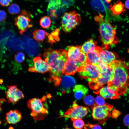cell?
Returning a JSON list of instances; mask_svg holds the SVG:
<instances>
[{
	"mask_svg": "<svg viewBox=\"0 0 129 129\" xmlns=\"http://www.w3.org/2000/svg\"><path fill=\"white\" fill-rule=\"evenodd\" d=\"M109 7L110 9L114 15L120 14L124 13V5L119 0L113 5H111Z\"/></svg>",
	"mask_w": 129,
	"mask_h": 129,
	"instance_id": "22",
	"label": "cell"
},
{
	"mask_svg": "<svg viewBox=\"0 0 129 129\" xmlns=\"http://www.w3.org/2000/svg\"><path fill=\"white\" fill-rule=\"evenodd\" d=\"M94 19L99 24L102 48L104 49H108L118 42V40L116 36L115 27L105 20L99 13L95 16Z\"/></svg>",
	"mask_w": 129,
	"mask_h": 129,
	"instance_id": "3",
	"label": "cell"
},
{
	"mask_svg": "<svg viewBox=\"0 0 129 129\" xmlns=\"http://www.w3.org/2000/svg\"><path fill=\"white\" fill-rule=\"evenodd\" d=\"M15 24L19 30L21 34L26 32L29 28L32 27L29 14L25 11L15 18Z\"/></svg>",
	"mask_w": 129,
	"mask_h": 129,
	"instance_id": "10",
	"label": "cell"
},
{
	"mask_svg": "<svg viewBox=\"0 0 129 129\" xmlns=\"http://www.w3.org/2000/svg\"><path fill=\"white\" fill-rule=\"evenodd\" d=\"M81 22L80 16L75 11L66 12L61 20V27L64 31L69 32L74 29Z\"/></svg>",
	"mask_w": 129,
	"mask_h": 129,
	"instance_id": "6",
	"label": "cell"
},
{
	"mask_svg": "<svg viewBox=\"0 0 129 129\" xmlns=\"http://www.w3.org/2000/svg\"><path fill=\"white\" fill-rule=\"evenodd\" d=\"M7 18L6 14L4 10H0V22L5 21Z\"/></svg>",
	"mask_w": 129,
	"mask_h": 129,
	"instance_id": "36",
	"label": "cell"
},
{
	"mask_svg": "<svg viewBox=\"0 0 129 129\" xmlns=\"http://www.w3.org/2000/svg\"><path fill=\"white\" fill-rule=\"evenodd\" d=\"M46 99V97L44 96L42 99L33 98L27 102V106L31 110V116L35 120H41L46 116L48 113L44 103Z\"/></svg>",
	"mask_w": 129,
	"mask_h": 129,
	"instance_id": "4",
	"label": "cell"
},
{
	"mask_svg": "<svg viewBox=\"0 0 129 129\" xmlns=\"http://www.w3.org/2000/svg\"><path fill=\"white\" fill-rule=\"evenodd\" d=\"M6 92V98L8 102L15 104L20 99L23 98V93L16 85L8 86Z\"/></svg>",
	"mask_w": 129,
	"mask_h": 129,
	"instance_id": "11",
	"label": "cell"
},
{
	"mask_svg": "<svg viewBox=\"0 0 129 129\" xmlns=\"http://www.w3.org/2000/svg\"><path fill=\"white\" fill-rule=\"evenodd\" d=\"M77 72L80 78L87 80L94 79L98 78L100 74V71L96 65L86 63L83 66L79 68Z\"/></svg>",
	"mask_w": 129,
	"mask_h": 129,
	"instance_id": "9",
	"label": "cell"
},
{
	"mask_svg": "<svg viewBox=\"0 0 129 129\" xmlns=\"http://www.w3.org/2000/svg\"><path fill=\"white\" fill-rule=\"evenodd\" d=\"M113 108V106L109 104H105L102 106L94 104L92 107L93 119L102 125L105 124L108 119L111 116L110 112Z\"/></svg>",
	"mask_w": 129,
	"mask_h": 129,
	"instance_id": "5",
	"label": "cell"
},
{
	"mask_svg": "<svg viewBox=\"0 0 129 129\" xmlns=\"http://www.w3.org/2000/svg\"><path fill=\"white\" fill-rule=\"evenodd\" d=\"M25 58V54L22 52H17L15 54L14 57L15 61L18 63L22 62L24 61Z\"/></svg>",
	"mask_w": 129,
	"mask_h": 129,
	"instance_id": "30",
	"label": "cell"
},
{
	"mask_svg": "<svg viewBox=\"0 0 129 129\" xmlns=\"http://www.w3.org/2000/svg\"><path fill=\"white\" fill-rule=\"evenodd\" d=\"M109 65L113 69L114 76L107 84L114 87L119 96H122L129 87V68L124 62L117 60Z\"/></svg>",
	"mask_w": 129,
	"mask_h": 129,
	"instance_id": "2",
	"label": "cell"
},
{
	"mask_svg": "<svg viewBox=\"0 0 129 129\" xmlns=\"http://www.w3.org/2000/svg\"><path fill=\"white\" fill-rule=\"evenodd\" d=\"M88 89L82 85L75 86L73 89V91L75 98L78 100L81 99L88 93Z\"/></svg>",
	"mask_w": 129,
	"mask_h": 129,
	"instance_id": "20",
	"label": "cell"
},
{
	"mask_svg": "<svg viewBox=\"0 0 129 129\" xmlns=\"http://www.w3.org/2000/svg\"><path fill=\"white\" fill-rule=\"evenodd\" d=\"M97 42L92 38L85 42L81 47L82 52L86 54L94 50L96 47Z\"/></svg>",
	"mask_w": 129,
	"mask_h": 129,
	"instance_id": "21",
	"label": "cell"
},
{
	"mask_svg": "<svg viewBox=\"0 0 129 129\" xmlns=\"http://www.w3.org/2000/svg\"><path fill=\"white\" fill-rule=\"evenodd\" d=\"M79 68L75 60L68 59L62 71V74L70 75H74L77 72Z\"/></svg>",
	"mask_w": 129,
	"mask_h": 129,
	"instance_id": "16",
	"label": "cell"
},
{
	"mask_svg": "<svg viewBox=\"0 0 129 129\" xmlns=\"http://www.w3.org/2000/svg\"><path fill=\"white\" fill-rule=\"evenodd\" d=\"M94 99L92 96L88 95L84 97V101L85 104L88 106L93 105L94 103Z\"/></svg>",
	"mask_w": 129,
	"mask_h": 129,
	"instance_id": "31",
	"label": "cell"
},
{
	"mask_svg": "<svg viewBox=\"0 0 129 129\" xmlns=\"http://www.w3.org/2000/svg\"><path fill=\"white\" fill-rule=\"evenodd\" d=\"M73 126L75 129H82L84 128L85 124L84 121L81 119H76L72 120Z\"/></svg>",
	"mask_w": 129,
	"mask_h": 129,
	"instance_id": "29",
	"label": "cell"
},
{
	"mask_svg": "<svg viewBox=\"0 0 129 129\" xmlns=\"http://www.w3.org/2000/svg\"><path fill=\"white\" fill-rule=\"evenodd\" d=\"M124 6L126 8L129 9V0H126L125 1Z\"/></svg>",
	"mask_w": 129,
	"mask_h": 129,
	"instance_id": "39",
	"label": "cell"
},
{
	"mask_svg": "<svg viewBox=\"0 0 129 129\" xmlns=\"http://www.w3.org/2000/svg\"></svg>",
	"mask_w": 129,
	"mask_h": 129,
	"instance_id": "42",
	"label": "cell"
},
{
	"mask_svg": "<svg viewBox=\"0 0 129 129\" xmlns=\"http://www.w3.org/2000/svg\"><path fill=\"white\" fill-rule=\"evenodd\" d=\"M8 11L12 15H15L18 13L20 11L19 6L16 3H13L8 7Z\"/></svg>",
	"mask_w": 129,
	"mask_h": 129,
	"instance_id": "27",
	"label": "cell"
},
{
	"mask_svg": "<svg viewBox=\"0 0 129 129\" xmlns=\"http://www.w3.org/2000/svg\"><path fill=\"white\" fill-rule=\"evenodd\" d=\"M122 114L120 111L114 108L111 113V116L113 118H116Z\"/></svg>",
	"mask_w": 129,
	"mask_h": 129,
	"instance_id": "35",
	"label": "cell"
},
{
	"mask_svg": "<svg viewBox=\"0 0 129 129\" xmlns=\"http://www.w3.org/2000/svg\"><path fill=\"white\" fill-rule=\"evenodd\" d=\"M33 65L28 68V71L29 72L44 73L49 71L48 64L40 57H37L33 59Z\"/></svg>",
	"mask_w": 129,
	"mask_h": 129,
	"instance_id": "13",
	"label": "cell"
},
{
	"mask_svg": "<svg viewBox=\"0 0 129 129\" xmlns=\"http://www.w3.org/2000/svg\"><path fill=\"white\" fill-rule=\"evenodd\" d=\"M66 48L68 59L75 60L82 52L81 47L79 46H68Z\"/></svg>",
	"mask_w": 129,
	"mask_h": 129,
	"instance_id": "19",
	"label": "cell"
},
{
	"mask_svg": "<svg viewBox=\"0 0 129 129\" xmlns=\"http://www.w3.org/2000/svg\"><path fill=\"white\" fill-rule=\"evenodd\" d=\"M32 34L34 38L38 41L43 40L48 35V33L45 30L40 29L34 30Z\"/></svg>",
	"mask_w": 129,
	"mask_h": 129,
	"instance_id": "24",
	"label": "cell"
},
{
	"mask_svg": "<svg viewBox=\"0 0 129 129\" xmlns=\"http://www.w3.org/2000/svg\"><path fill=\"white\" fill-rule=\"evenodd\" d=\"M75 60L79 68L84 65L86 63V54L82 52Z\"/></svg>",
	"mask_w": 129,
	"mask_h": 129,
	"instance_id": "28",
	"label": "cell"
},
{
	"mask_svg": "<svg viewBox=\"0 0 129 129\" xmlns=\"http://www.w3.org/2000/svg\"><path fill=\"white\" fill-rule=\"evenodd\" d=\"M102 49L100 47L97 46L94 50L86 54V62L96 65L102 61L100 55V52Z\"/></svg>",
	"mask_w": 129,
	"mask_h": 129,
	"instance_id": "15",
	"label": "cell"
},
{
	"mask_svg": "<svg viewBox=\"0 0 129 129\" xmlns=\"http://www.w3.org/2000/svg\"><path fill=\"white\" fill-rule=\"evenodd\" d=\"M6 115L7 122L10 124H16L22 118L21 113L17 110H10L6 113Z\"/></svg>",
	"mask_w": 129,
	"mask_h": 129,
	"instance_id": "18",
	"label": "cell"
},
{
	"mask_svg": "<svg viewBox=\"0 0 129 129\" xmlns=\"http://www.w3.org/2000/svg\"><path fill=\"white\" fill-rule=\"evenodd\" d=\"M11 2V0H0V4L4 6H8Z\"/></svg>",
	"mask_w": 129,
	"mask_h": 129,
	"instance_id": "38",
	"label": "cell"
},
{
	"mask_svg": "<svg viewBox=\"0 0 129 129\" xmlns=\"http://www.w3.org/2000/svg\"><path fill=\"white\" fill-rule=\"evenodd\" d=\"M60 30L57 28L51 32L48 35V42L52 44L58 41L59 40V38Z\"/></svg>",
	"mask_w": 129,
	"mask_h": 129,
	"instance_id": "25",
	"label": "cell"
},
{
	"mask_svg": "<svg viewBox=\"0 0 129 129\" xmlns=\"http://www.w3.org/2000/svg\"><path fill=\"white\" fill-rule=\"evenodd\" d=\"M113 72L111 69H108L105 72H101L99 76L94 79L87 80L91 89L97 90L102 87L103 85L107 83L113 79Z\"/></svg>",
	"mask_w": 129,
	"mask_h": 129,
	"instance_id": "7",
	"label": "cell"
},
{
	"mask_svg": "<svg viewBox=\"0 0 129 129\" xmlns=\"http://www.w3.org/2000/svg\"><path fill=\"white\" fill-rule=\"evenodd\" d=\"M89 111L87 107L79 106L75 101L72 106L63 114L61 117L70 118L71 121L76 119H82L87 115Z\"/></svg>",
	"mask_w": 129,
	"mask_h": 129,
	"instance_id": "8",
	"label": "cell"
},
{
	"mask_svg": "<svg viewBox=\"0 0 129 129\" xmlns=\"http://www.w3.org/2000/svg\"><path fill=\"white\" fill-rule=\"evenodd\" d=\"M105 0H94L91 2V5L94 8L99 11H104L108 8V6Z\"/></svg>",
	"mask_w": 129,
	"mask_h": 129,
	"instance_id": "23",
	"label": "cell"
},
{
	"mask_svg": "<svg viewBox=\"0 0 129 129\" xmlns=\"http://www.w3.org/2000/svg\"><path fill=\"white\" fill-rule=\"evenodd\" d=\"M75 84V81L73 77L69 75H62L58 86H59L62 94L68 93Z\"/></svg>",
	"mask_w": 129,
	"mask_h": 129,
	"instance_id": "12",
	"label": "cell"
},
{
	"mask_svg": "<svg viewBox=\"0 0 129 129\" xmlns=\"http://www.w3.org/2000/svg\"><path fill=\"white\" fill-rule=\"evenodd\" d=\"M39 23L41 26L43 28L47 29L50 27L51 21L48 16H44L40 19Z\"/></svg>",
	"mask_w": 129,
	"mask_h": 129,
	"instance_id": "26",
	"label": "cell"
},
{
	"mask_svg": "<svg viewBox=\"0 0 129 129\" xmlns=\"http://www.w3.org/2000/svg\"><path fill=\"white\" fill-rule=\"evenodd\" d=\"M64 129H71V128H68V127H66V128H65Z\"/></svg>",
	"mask_w": 129,
	"mask_h": 129,
	"instance_id": "41",
	"label": "cell"
},
{
	"mask_svg": "<svg viewBox=\"0 0 129 129\" xmlns=\"http://www.w3.org/2000/svg\"><path fill=\"white\" fill-rule=\"evenodd\" d=\"M123 123L124 126L129 127V113L127 114L124 116Z\"/></svg>",
	"mask_w": 129,
	"mask_h": 129,
	"instance_id": "37",
	"label": "cell"
},
{
	"mask_svg": "<svg viewBox=\"0 0 129 129\" xmlns=\"http://www.w3.org/2000/svg\"><path fill=\"white\" fill-rule=\"evenodd\" d=\"M95 102V104L98 106H102L105 104L104 99L100 96H98L96 97Z\"/></svg>",
	"mask_w": 129,
	"mask_h": 129,
	"instance_id": "33",
	"label": "cell"
},
{
	"mask_svg": "<svg viewBox=\"0 0 129 129\" xmlns=\"http://www.w3.org/2000/svg\"><path fill=\"white\" fill-rule=\"evenodd\" d=\"M100 55L102 61L108 66L117 60L118 55L114 52L107 50L102 49L100 52Z\"/></svg>",
	"mask_w": 129,
	"mask_h": 129,
	"instance_id": "17",
	"label": "cell"
},
{
	"mask_svg": "<svg viewBox=\"0 0 129 129\" xmlns=\"http://www.w3.org/2000/svg\"><path fill=\"white\" fill-rule=\"evenodd\" d=\"M106 2L108 3H109L112 0H105Z\"/></svg>",
	"mask_w": 129,
	"mask_h": 129,
	"instance_id": "40",
	"label": "cell"
},
{
	"mask_svg": "<svg viewBox=\"0 0 129 129\" xmlns=\"http://www.w3.org/2000/svg\"><path fill=\"white\" fill-rule=\"evenodd\" d=\"M99 69L100 72H104L107 69L108 66L102 61L98 63L96 65Z\"/></svg>",
	"mask_w": 129,
	"mask_h": 129,
	"instance_id": "32",
	"label": "cell"
},
{
	"mask_svg": "<svg viewBox=\"0 0 129 129\" xmlns=\"http://www.w3.org/2000/svg\"><path fill=\"white\" fill-rule=\"evenodd\" d=\"M84 128L85 129H102L101 127L98 124H91L89 123L85 124Z\"/></svg>",
	"mask_w": 129,
	"mask_h": 129,
	"instance_id": "34",
	"label": "cell"
},
{
	"mask_svg": "<svg viewBox=\"0 0 129 129\" xmlns=\"http://www.w3.org/2000/svg\"><path fill=\"white\" fill-rule=\"evenodd\" d=\"M43 56L49 67L50 80L54 83L62 75L65 64L68 59L67 51L62 49H47L44 50Z\"/></svg>",
	"mask_w": 129,
	"mask_h": 129,
	"instance_id": "1",
	"label": "cell"
},
{
	"mask_svg": "<svg viewBox=\"0 0 129 129\" xmlns=\"http://www.w3.org/2000/svg\"><path fill=\"white\" fill-rule=\"evenodd\" d=\"M99 94L105 99H118L119 96L115 88L112 86L108 85L107 86L102 87L99 90L94 92Z\"/></svg>",
	"mask_w": 129,
	"mask_h": 129,
	"instance_id": "14",
	"label": "cell"
}]
</instances>
